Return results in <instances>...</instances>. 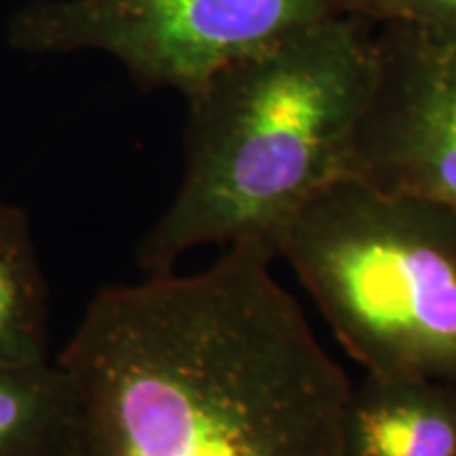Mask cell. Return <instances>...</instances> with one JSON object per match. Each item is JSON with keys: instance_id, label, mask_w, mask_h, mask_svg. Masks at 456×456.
Here are the masks:
<instances>
[{"instance_id": "1", "label": "cell", "mask_w": 456, "mask_h": 456, "mask_svg": "<svg viewBox=\"0 0 456 456\" xmlns=\"http://www.w3.org/2000/svg\"><path fill=\"white\" fill-rule=\"evenodd\" d=\"M275 258L239 241L191 275L102 289L57 357L70 456H342L353 383Z\"/></svg>"}, {"instance_id": "2", "label": "cell", "mask_w": 456, "mask_h": 456, "mask_svg": "<svg viewBox=\"0 0 456 456\" xmlns=\"http://www.w3.org/2000/svg\"><path fill=\"white\" fill-rule=\"evenodd\" d=\"M370 21L342 15L222 68L188 94L186 167L140 248L148 275L208 245L275 241L345 174L376 77Z\"/></svg>"}, {"instance_id": "3", "label": "cell", "mask_w": 456, "mask_h": 456, "mask_svg": "<svg viewBox=\"0 0 456 456\" xmlns=\"http://www.w3.org/2000/svg\"><path fill=\"white\" fill-rule=\"evenodd\" d=\"M366 372L456 385V212L342 174L275 241Z\"/></svg>"}, {"instance_id": "4", "label": "cell", "mask_w": 456, "mask_h": 456, "mask_svg": "<svg viewBox=\"0 0 456 456\" xmlns=\"http://www.w3.org/2000/svg\"><path fill=\"white\" fill-rule=\"evenodd\" d=\"M359 0H32L9 21L26 53L102 51L148 87L192 94L222 68L306 28L355 15Z\"/></svg>"}, {"instance_id": "5", "label": "cell", "mask_w": 456, "mask_h": 456, "mask_svg": "<svg viewBox=\"0 0 456 456\" xmlns=\"http://www.w3.org/2000/svg\"><path fill=\"white\" fill-rule=\"evenodd\" d=\"M345 174L456 212V38L380 24Z\"/></svg>"}, {"instance_id": "6", "label": "cell", "mask_w": 456, "mask_h": 456, "mask_svg": "<svg viewBox=\"0 0 456 456\" xmlns=\"http://www.w3.org/2000/svg\"><path fill=\"white\" fill-rule=\"evenodd\" d=\"M342 456H456V385L366 372L346 403Z\"/></svg>"}, {"instance_id": "7", "label": "cell", "mask_w": 456, "mask_h": 456, "mask_svg": "<svg viewBox=\"0 0 456 456\" xmlns=\"http://www.w3.org/2000/svg\"><path fill=\"white\" fill-rule=\"evenodd\" d=\"M70 452L72 395L60 363H0V456Z\"/></svg>"}, {"instance_id": "8", "label": "cell", "mask_w": 456, "mask_h": 456, "mask_svg": "<svg viewBox=\"0 0 456 456\" xmlns=\"http://www.w3.org/2000/svg\"><path fill=\"white\" fill-rule=\"evenodd\" d=\"M45 283L28 218L0 203V363L47 362Z\"/></svg>"}, {"instance_id": "9", "label": "cell", "mask_w": 456, "mask_h": 456, "mask_svg": "<svg viewBox=\"0 0 456 456\" xmlns=\"http://www.w3.org/2000/svg\"><path fill=\"white\" fill-rule=\"evenodd\" d=\"M355 15L370 24H399L456 38V0H359Z\"/></svg>"}]
</instances>
